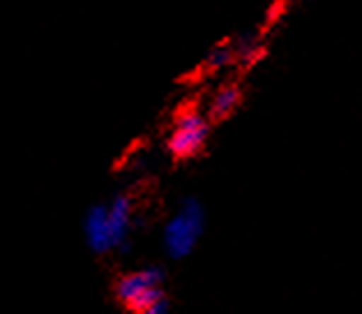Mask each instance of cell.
Instances as JSON below:
<instances>
[{
	"instance_id": "6da1fadb",
	"label": "cell",
	"mask_w": 362,
	"mask_h": 314,
	"mask_svg": "<svg viewBox=\"0 0 362 314\" xmlns=\"http://www.w3.org/2000/svg\"><path fill=\"white\" fill-rule=\"evenodd\" d=\"M203 222H206V215H203V208L199 202H185L180 206V211L175 213L169 224L164 229V245L166 252L173 259H182L187 257L189 252L197 248V243L203 233Z\"/></svg>"
},
{
	"instance_id": "7a4b0ae2",
	"label": "cell",
	"mask_w": 362,
	"mask_h": 314,
	"mask_svg": "<svg viewBox=\"0 0 362 314\" xmlns=\"http://www.w3.org/2000/svg\"><path fill=\"white\" fill-rule=\"evenodd\" d=\"M162 270L150 266L144 270H136V273L125 275L118 282V298L132 308L134 312L150 308V305L162 301Z\"/></svg>"
},
{
	"instance_id": "3957f363",
	"label": "cell",
	"mask_w": 362,
	"mask_h": 314,
	"mask_svg": "<svg viewBox=\"0 0 362 314\" xmlns=\"http://www.w3.org/2000/svg\"><path fill=\"white\" fill-rule=\"evenodd\" d=\"M208 139V120L199 111L180 113L178 123L173 127L169 139V148L175 157H192L197 155Z\"/></svg>"
},
{
	"instance_id": "277c9868",
	"label": "cell",
	"mask_w": 362,
	"mask_h": 314,
	"mask_svg": "<svg viewBox=\"0 0 362 314\" xmlns=\"http://www.w3.org/2000/svg\"><path fill=\"white\" fill-rule=\"evenodd\" d=\"M86 238L95 252H107L113 248V236L109 224V208L93 206L86 217Z\"/></svg>"
},
{
	"instance_id": "5b68a950",
	"label": "cell",
	"mask_w": 362,
	"mask_h": 314,
	"mask_svg": "<svg viewBox=\"0 0 362 314\" xmlns=\"http://www.w3.org/2000/svg\"><path fill=\"white\" fill-rule=\"evenodd\" d=\"M132 222V204L127 197H116L113 204L109 206V224H111V236H113V248L120 245L127 238Z\"/></svg>"
},
{
	"instance_id": "8992f818",
	"label": "cell",
	"mask_w": 362,
	"mask_h": 314,
	"mask_svg": "<svg viewBox=\"0 0 362 314\" xmlns=\"http://www.w3.org/2000/svg\"><path fill=\"white\" fill-rule=\"evenodd\" d=\"M238 104H240V91L235 86H224L210 102V113H213V118H226L235 111Z\"/></svg>"
},
{
	"instance_id": "52a82bcc",
	"label": "cell",
	"mask_w": 362,
	"mask_h": 314,
	"mask_svg": "<svg viewBox=\"0 0 362 314\" xmlns=\"http://www.w3.org/2000/svg\"><path fill=\"white\" fill-rule=\"evenodd\" d=\"M231 60H233V49L231 47H217L213 54H210L208 65L215 67V69H222V67H226L228 63H231Z\"/></svg>"
},
{
	"instance_id": "ba28073f",
	"label": "cell",
	"mask_w": 362,
	"mask_h": 314,
	"mask_svg": "<svg viewBox=\"0 0 362 314\" xmlns=\"http://www.w3.org/2000/svg\"><path fill=\"white\" fill-rule=\"evenodd\" d=\"M259 54H261V47L256 45L254 40H243V42H240V56H243L245 60L259 58Z\"/></svg>"
},
{
	"instance_id": "9c48e42d",
	"label": "cell",
	"mask_w": 362,
	"mask_h": 314,
	"mask_svg": "<svg viewBox=\"0 0 362 314\" xmlns=\"http://www.w3.org/2000/svg\"><path fill=\"white\" fill-rule=\"evenodd\" d=\"M136 314H169V308H166V303H164V301H160V303L150 305V308L139 310Z\"/></svg>"
}]
</instances>
